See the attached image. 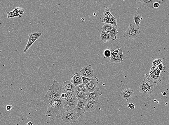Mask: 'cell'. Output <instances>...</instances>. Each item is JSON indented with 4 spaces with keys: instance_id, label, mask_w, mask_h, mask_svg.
Returning <instances> with one entry per match:
<instances>
[{
    "instance_id": "20",
    "label": "cell",
    "mask_w": 169,
    "mask_h": 125,
    "mask_svg": "<svg viewBox=\"0 0 169 125\" xmlns=\"http://www.w3.org/2000/svg\"><path fill=\"white\" fill-rule=\"evenodd\" d=\"M142 15L139 14L137 12H136L134 16V20L135 24L136 26L139 28L141 21L142 20Z\"/></svg>"
},
{
    "instance_id": "26",
    "label": "cell",
    "mask_w": 169,
    "mask_h": 125,
    "mask_svg": "<svg viewBox=\"0 0 169 125\" xmlns=\"http://www.w3.org/2000/svg\"><path fill=\"white\" fill-rule=\"evenodd\" d=\"M41 35L42 34L41 33L35 32L31 33L29 34V39L28 41H30L31 40L36 38V37H38V38H39Z\"/></svg>"
},
{
    "instance_id": "4",
    "label": "cell",
    "mask_w": 169,
    "mask_h": 125,
    "mask_svg": "<svg viewBox=\"0 0 169 125\" xmlns=\"http://www.w3.org/2000/svg\"><path fill=\"white\" fill-rule=\"evenodd\" d=\"M110 62L112 63H121L123 61V51L119 47H115L111 49Z\"/></svg>"
},
{
    "instance_id": "41",
    "label": "cell",
    "mask_w": 169,
    "mask_h": 125,
    "mask_svg": "<svg viewBox=\"0 0 169 125\" xmlns=\"http://www.w3.org/2000/svg\"><path fill=\"white\" fill-rule=\"evenodd\" d=\"M167 93H165V92H164L163 93V96H165L166 95Z\"/></svg>"
},
{
    "instance_id": "39",
    "label": "cell",
    "mask_w": 169,
    "mask_h": 125,
    "mask_svg": "<svg viewBox=\"0 0 169 125\" xmlns=\"http://www.w3.org/2000/svg\"><path fill=\"white\" fill-rule=\"evenodd\" d=\"M13 12V13L16 15L17 12V8H14L13 10L12 11Z\"/></svg>"
},
{
    "instance_id": "28",
    "label": "cell",
    "mask_w": 169,
    "mask_h": 125,
    "mask_svg": "<svg viewBox=\"0 0 169 125\" xmlns=\"http://www.w3.org/2000/svg\"><path fill=\"white\" fill-rule=\"evenodd\" d=\"M75 90L85 93H88V91L87 90L86 86H85V85H83V84L76 87Z\"/></svg>"
},
{
    "instance_id": "1",
    "label": "cell",
    "mask_w": 169,
    "mask_h": 125,
    "mask_svg": "<svg viewBox=\"0 0 169 125\" xmlns=\"http://www.w3.org/2000/svg\"><path fill=\"white\" fill-rule=\"evenodd\" d=\"M145 78L140 85V93L142 97L149 98L154 90V84L149 75H144Z\"/></svg>"
},
{
    "instance_id": "16",
    "label": "cell",
    "mask_w": 169,
    "mask_h": 125,
    "mask_svg": "<svg viewBox=\"0 0 169 125\" xmlns=\"http://www.w3.org/2000/svg\"><path fill=\"white\" fill-rule=\"evenodd\" d=\"M71 82L75 87L83 84L81 76L80 73H75L71 78Z\"/></svg>"
},
{
    "instance_id": "35",
    "label": "cell",
    "mask_w": 169,
    "mask_h": 125,
    "mask_svg": "<svg viewBox=\"0 0 169 125\" xmlns=\"http://www.w3.org/2000/svg\"><path fill=\"white\" fill-rule=\"evenodd\" d=\"M128 107L131 110H134L135 109V105L133 103L130 102L128 103Z\"/></svg>"
},
{
    "instance_id": "24",
    "label": "cell",
    "mask_w": 169,
    "mask_h": 125,
    "mask_svg": "<svg viewBox=\"0 0 169 125\" xmlns=\"http://www.w3.org/2000/svg\"><path fill=\"white\" fill-rule=\"evenodd\" d=\"M39 38L38 37H36V38L32 39V40H31L30 41H28L27 45L25 49H24V50L23 51V52L25 53L28 50L29 48H30L31 46H32V44H33L37 40H38Z\"/></svg>"
},
{
    "instance_id": "40",
    "label": "cell",
    "mask_w": 169,
    "mask_h": 125,
    "mask_svg": "<svg viewBox=\"0 0 169 125\" xmlns=\"http://www.w3.org/2000/svg\"><path fill=\"white\" fill-rule=\"evenodd\" d=\"M26 125H33V124H32V122L29 121L27 123Z\"/></svg>"
},
{
    "instance_id": "6",
    "label": "cell",
    "mask_w": 169,
    "mask_h": 125,
    "mask_svg": "<svg viewBox=\"0 0 169 125\" xmlns=\"http://www.w3.org/2000/svg\"><path fill=\"white\" fill-rule=\"evenodd\" d=\"M80 116L74 109L69 111L65 112L62 117V119L65 123H73L75 122Z\"/></svg>"
},
{
    "instance_id": "31",
    "label": "cell",
    "mask_w": 169,
    "mask_h": 125,
    "mask_svg": "<svg viewBox=\"0 0 169 125\" xmlns=\"http://www.w3.org/2000/svg\"><path fill=\"white\" fill-rule=\"evenodd\" d=\"M81 78L82 81H83V84L85 85H86L93 79L89 78L83 77V76H82Z\"/></svg>"
},
{
    "instance_id": "10",
    "label": "cell",
    "mask_w": 169,
    "mask_h": 125,
    "mask_svg": "<svg viewBox=\"0 0 169 125\" xmlns=\"http://www.w3.org/2000/svg\"><path fill=\"white\" fill-rule=\"evenodd\" d=\"M86 99L88 102V101L99 100V98L102 95V93L98 88L92 93H90L88 92L86 93Z\"/></svg>"
},
{
    "instance_id": "17",
    "label": "cell",
    "mask_w": 169,
    "mask_h": 125,
    "mask_svg": "<svg viewBox=\"0 0 169 125\" xmlns=\"http://www.w3.org/2000/svg\"><path fill=\"white\" fill-rule=\"evenodd\" d=\"M62 83H58L57 85V94L55 98V101L60 100L61 99V95L63 93Z\"/></svg>"
},
{
    "instance_id": "5",
    "label": "cell",
    "mask_w": 169,
    "mask_h": 125,
    "mask_svg": "<svg viewBox=\"0 0 169 125\" xmlns=\"http://www.w3.org/2000/svg\"><path fill=\"white\" fill-rule=\"evenodd\" d=\"M44 103L47 107L46 116L51 117L54 119L58 120L59 118L57 115L56 105L55 100L46 101Z\"/></svg>"
},
{
    "instance_id": "38",
    "label": "cell",
    "mask_w": 169,
    "mask_h": 125,
    "mask_svg": "<svg viewBox=\"0 0 169 125\" xmlns=\"http://www.w3.org/2000/svg\"><path fill=\"white\" fill-rule=\"evenodd\" d=\"M108 18H102V22L104 23H108Z\"/></svg>"
},
{
    "instance_id": "11",
    "label": "cell",
    "mask_w": 169,
    "mask_h": 125,
    "mask_svg": "<svg viewBox=\"0 0 169 125\" xmlns=\"http://www.w3.org/2000/svg\"><path fill=\"white\" fill-rule=\"evenodd\" d=\"M99 100L88 101L85 105L84 113L93 112L98 107Z\"/></svg>"
},
{
    "instance_id": "21",
    "label": "cell",
    "mask_w": 169,
    "mask_h": 125,
    "mask_svg": "<svg viewBox=\"0 0 169 125\" xmlns=\"http://www.w3.org/2000/svg\"><path fill=\"white\" fill-rule=\"evenodd\" d=\"M75 96L76 97L78 100H81L83 99H86V93H83V92H80L75 90Z\"/></svg>"
},
{
    "instance_id": "33",
    "label": "cell",
    "mask_w": 169,
    "mask_h": 125,
    "mask_svg": "<svg viewBox=\"0 0 169 125\" xmlns=\"http://www.w3.org/2000/svg\"><path fill=\"white\" fill-rule=\"evenodd\" d=\"M7 15V18H14L15 17H17L16 15L13 13L12 11L7 12H6Z\"/></svg>"
},
{
    "instance_id": "9",
    "label": "cell",
    "mask_w": 169,
    "mask_h": 125,
    "mask_svg": "<svg viewBox=\"0 0 169 125\" xmlns=\"http://www.w3.org/2000/svg\"><path fill=\"white\" fill-rule=\"evenodd\" d=\"M99 79L97 77H94L86 84L85 86L89 93H92L98 88Z\"/></svg>"
},
{
    "instance_id": "14",
    "label": "cell",
    "mask_w": 169,
    "mask_h": 125,
    "mask_svg": "<svg viewBox=\"0 0 169 125\" xmlns=\"http://www.w3.org/2000/svg\"><path fill=\"white\" fill-rule=\"evenodd\" d=\"M76 87L69 81L64 82L63 84V88L64 92L71 93L75 90Z\"/></svg>"
},
{
    "instance_id": "13",
    "label": "cell",
    "mask_w": 169,
    "mask_h": 125,
    "mask_svg": "<svg viewBox=\"0 0 169 125\" xmlns=\"http://www.w3.org/2000/svg\"><path fill=\"white\" fill-rule=\"evenodd\" d=\"M88 101L86 99L79 100L76 107L75 109V110L80 116L84 113V109L85 105Z\"/></svg>"
},
{
    "instance_id": "19",
    "label": "cell",
    "mask_w": 169,
    "mask_h": 125,
    "mask_svg": "<svg viewBox=\"0 0 169 125\" xmlns=\"http://www.w3.org/2000/svg\"><path fill=\"white\" fill-rule=\"evenodd\" d=\"M157 1V0H146V1L142 0V1H139L143 5L147 6L149 8L153 9L154 8L153 6V4Z\"/></svg>"
},
{
    "instance_id": "23",
    "label": "cell",
    "mask_w": 169,
    "mask_h": 125,
    "mask_svg": "<svg viewBox=\"0 0 169 125\" xmlns=\"http://www.w3.org/2000/svg\"><path fill=\"white\" fill-rule=\"evenodd\" d=\"M113 26L114 25L109 23H104L102 26L101 30L102 31L109 33L112 29Z\"/></svg>"
},
{
    "instance_id": "32",
    "label": "cell",
    "mask_w": 169,
    "mask_h": 125,
    "mask_svg": "<svg viewBox=\"0 0 169 125\" xmlns=\"http://www.w3.org/2000/svg\"><path fill=\"white\" fill-rule=\"evenodd\" d=\"M103 55L105 57L109 58L111 57V52L109 49H105L104 51Z\"/></svg>"
},
{
    "instance_id": "37",
    "label": "cell",
    "mask_w": 169,
    "mask_h": 125,
    "mask_svg": "<svg viewBox=\"0 0 169 125\" xmlns=\"http://www.w3.org/2000/svg\"><path fill=\"white\" fill-rule=\"evenodd\" d=\"M13 108V106L12 105H7L6 107V110L7 111H10L11 110H12V109Z\"/></svg>"
},
{
    "instance_id": "34",
    "label": "cell",
    "mask_w": 169,
    "mask_h": 125,
    "mask_svg": "<svg viewBox=\"0 0 169 125\" xmlns=\"http://www.w3.org/2000/svg\"><path fill=\"white\" fill-rule=\"evenodd\" d=\"M67 97L68 95L67 94L64 92V93L62 94L61 95V99L63 101L65 100H66L67 98Z\"/></svg>"
},
{
    "instance_id": "27",
    "label": "cell",
    "mask_w": 169,
    "mask_h": 125,
    "mask_svg": "<svg viewBox=\"0 0 169 125\" xmlns=\"http://www.w3.org/2000/svg\"><path fill=\"white\" fill-rule=\"evenodd\" d=\"M117 22V18H114V16L108 18V23H109V24L115 26L117 29L118 28Z\"/></svg>"
},
{
    "instance_id": "8",
    "label": "cell",
    "mask_w": 169,
    "mask_h": 125,
    "mask_svg": "<svg viewBox=\"0 0 169 125\" xmlns=\"http://www.w3.org/2000/svg\"><path fill=\"white\" fill-rule=\"evenodd\" d=\"M80 74L83 77L93 78L94 76V71L92 66L88 65L83 67L80 70Z\"/></svg>"
},
{
    "instance_id": "30",
    "label": "cell",
    "mask_w": 169,
    "mask_h": 125,
    "mask_svg": "<svg viewBox=\"0 0 169 125\" xmlns=\"http://www.w3.org/2000/svg\"><path fill=\"white\" fill-rule=\"evenodd\" d=\"M162 59L161 58L156 59L153 61L152 62L153 66H158L161 64H162Z\"/></svg>"
},
{
    "instance_id": "36",
    "label": "cell",
    "mask_w": 169,
    "mask_h": 125,
    "mask_svg": "<svg viewBox=\"0 0 169 125\" xmlns=\"http://www.w3.org/2000/svg\"><path fill=\"white\" fill-rule=\"evenodd\" d=\"M158 69L160 71H162L164 69V66L163 64H161L160 65L158 66Z\"/></svg>"
},
{
    "instance_id": "2",
    "label": "cell",
    "mask_w": 169,
    "mask_h": 125,
    "mask_svg": "<svg viewBox=\"0 0 169 125\" xmlns=\"http://www.w3.org/2000/svg\"><path fill=\"white\" fill-rule=\"evenodd\" d=\"M68 95L67 98L63 101V107L65 112L69 111L75 108L78 102V100L76 96L75 92H65Z\"/></svg>"
},
{
    "instance_id": "15",
    "label": "cell",
    "mask_w": 169,
    "mask_h": 125,
    "mask_svg": "<svg viewBox=\"0 0 169 125\" xmlns=\"http://www.w3.org/2000/svg\"><path fill=\"white\" fill-rule=\"evenodd\" d=\"M55 101L57 107V115L59 119L62 117L63 114L65 112L63 107V101L61 99L60 100Z\"/></svg>"
},
{
    "instance_id": "7",
    "label": "cell",
    "mask_w": 169,
    "mask_h": 125,
    "mask_svg": "<svg viewBox=\"0 0 169 125\" xmlns=\"http://www.w3.org/2000/svg\"><path fill=\"white\" fill-rule=\"evenodd\" d=\"M58 83L56 80H54L52 85L50 87L46 96L42 100V102L44 103L46 101L55 99L57 94V85Z\"/></svg>"
},
{
    "instance_id": "3",
    "label": "cell",
    "mask_w": 169,
    "mask_h": 125,
    "mask_svg": "<svg viewBox=\"0 0 169 125\" xmlns=\"http://www.w3.org/2000/svg\"><path fill=\"white\" fill-rule=\"evenodd\" d=\"M140 28L135 23H132L130 25L129 27L124 33L123 36L126 40L128 41L139 37L140 36Z\"/></svg>"
},
{
    "instance_id": "22",
    "label": "cell",
    "mask_w": 169,
    "mask_h": 125,
    "mask_svg": "<svg viewBox=\"0 0 169 125\" xmlns=\"http://www.w3.org/2000/svg\"><path fill=\"white\" fill-rule=\"evenodd\" d=\"M117 29V28L114 26L112 29L109 32L111 40H115L117 39V34H118L119 32Z\"/></svg>"
},
{
    "instance_id": "12",
    "label": "cell",
    "mask_w": 169,
    "mask_h": 125,
    "mask_svg": "<svg viewBox=\"0 0 169 125\" xmlns=\"http://www.w3.org/2000/svg\"><path fill=\"white\" fill-rule=\"evenodd\" d=\"M134 93V90L131 89L127 88L122 90L121 93V96L122 98L126 100L128 103H129Z\"/></svg>"
},
{
    "instance_id": "25",
    "label": "cell",
    "mask_w": 169,
    "mask_h": 125,
    "mask_svg": "<svg viewBox=\"0 0 169 125\" xmlns=\"http://www.w3.org/2000/svg\"><path fill=\"white\" fill-rule=\"evenodd\" d=\"M112 16H113L110 12L109 8H105L102 18H109Z\"/></svg>"
},
{
    "instance_id": "18",
    "label": "cell",
    "mask_w": 169,
    "mask_h": 125,
    "mask_svg": "<svg viewBox=\"0 0 169 125\" xmlns=\"http://www.w3.org/2000/svg\"><path fill=\"white\" fill-rule=\"evenodd\" d=\"M101 41L108 43L111 41V39L109 32L102 31L100 35Z\"/></svg>"
},
{
    "instance_id": "29",
    "label": "cell",
    "mask_w": 169,
    "mask_h": 125,
    "mask_svg": "<svg viewBox=\"0 0 169 125\" xmlns=\"http://www.w3.org/2000/svg\"><path fill=\"white\" fill-rule=\"evenodd\" d=\"M17 12L16 14L17 17H19L20 18H21L24 15V9L20 8H17Z\"/></svg>"
}]
</instances>
